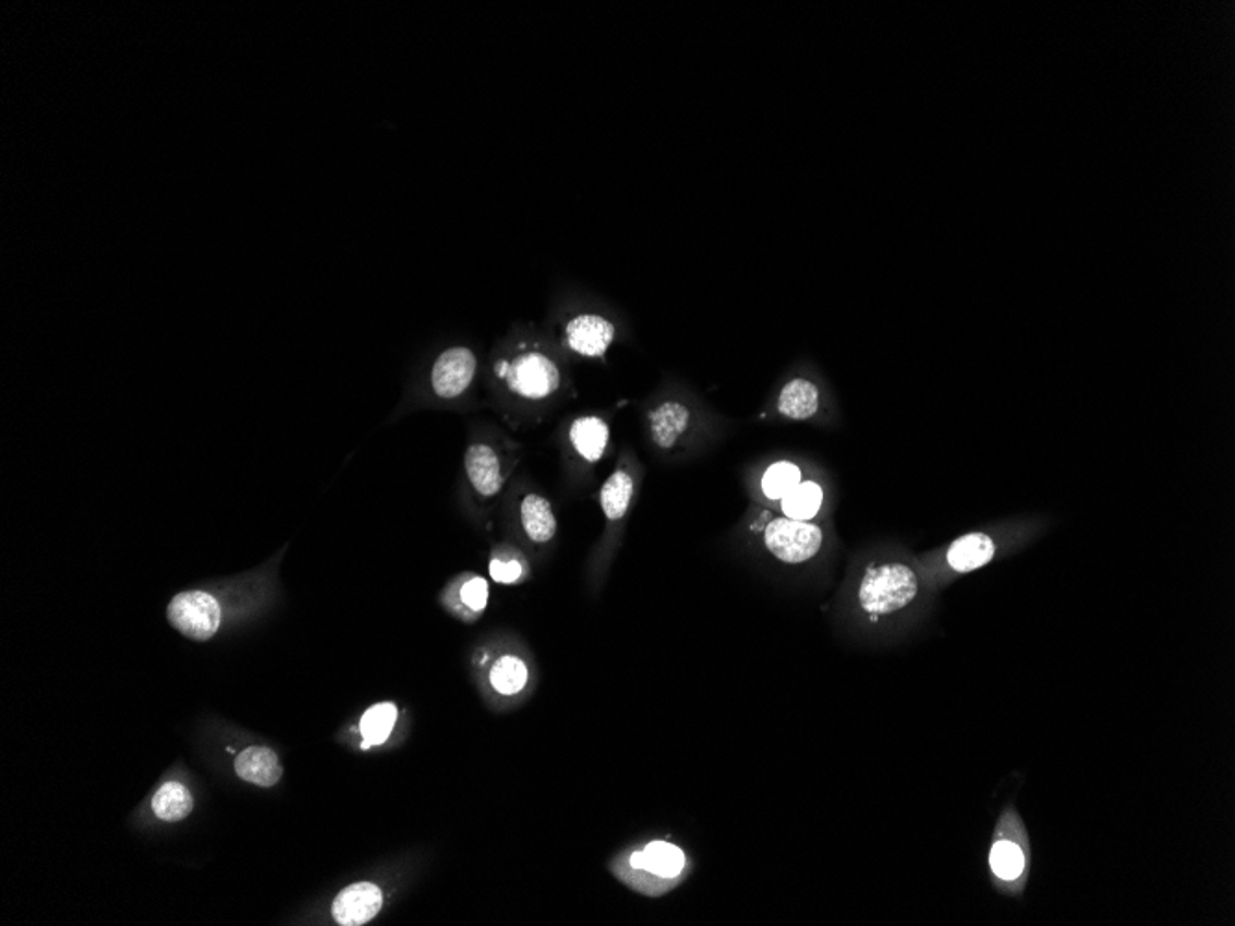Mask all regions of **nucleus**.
<instances>
[{
	"instance_id": "f257e3e1",
	"label": "nucleus",
	"mask_w": 1235,
	"mask_h": 926,
	"mask_svg": "<svg viewBox=\"0 0 1235 926\" xmlns=\"http://www.w3.org/2000/svg\"><path fill=\"white\" fill-rule=\"evenodd\" d=\"M918 590V575L912 568L901 562H881L865 570L858 588V601L864 612L876 618L907 609Z\"/></svg>"
},
{
	"instance_id": "f03ea898",
	"label": "nucleus",
	"mask_w": 1235,
	"mask_h": 926,
	"mask_svg": "<svg viewBox=\"0 0 1235 926\" xmlns=\"http://www.w3.org/2000/svg\"><path fill=\"white\" fill-rule=\"evenodd\" d=\"M504 381L517 397L531 402H541L554 397L559 390L562 378L559 366L555 365L552 357L542 354L538 350H530L507 361Z\"/></svg>"
},
{
	"instance_id": "7ed1b4c3",
	"label": "nucleus",
	"mask_w": 1235,
	"mask_h": 926,
	"mask_svg": "<svg viewBox=\"0 0 1235 926\" xmlns=\"http://www.w3.org/2000/svg\"><path fill=\"white\" fill-rule=\"evenodd\" d=\"M167 618L178 633L195 642L214 638L222 622L219 601L204 590L180 592L167 607Z\"/></svg>"
},
{
	"instance_id": "20e7f679",
	"label": "nucleus",
	"mask_w": 1235,
	"mask_h": 926,
	"mask_svg": "<svg viewBox=\"0 0 1235 926\" xmlns=\"http://www.w3.org/2000/svg\"><path fill=\"white\" fill-rule=\"evenodd\" d=\"M762 538L767 551L786 564L810 561L823 546V531L818 525L786 516L767 522Z\"/></svg>"
},
{
	"instance_id": "39448f33",
	"label": "nucleus",
	"mask_w": 1235,
	"mask_h": 926,
	"mask_svg": "<svg viewBox=\"0 0 1235 926\" xmlns=\"http://www.w3.org/2000/svg\"><path fill=\"white\" fill-rule=\"evenodd\" d=\"M477 370L474 352L467 346H453L438 355L432 366V389L440 400H456L469 390Z\"/></svg>"
},
{
	"instance_id": "423d86ee",
	"label": "nucleus",
	"mask_w": 1235,
	"mask_h": 926,
	"mask_svg": "<svg viewBox=\"0 0 1235 926\" xmlns=\"http://www.w3.org/2000/svg\"><path fill=\"white\" fill-rule=\"evenodd\" d=\"M616 328L609 318L596 313H583L568 320L565 328V341L573 354L589 360H600L609 352L615 341Z\"/></svg>"
},
{
	"instance_id": "0eeeda50",
	"label": "nucleus",
	"mask_w": 1235,
	"mask_h": 926,
	"mask_svg": "<svg viewBox=\"0 0 1235 926\" xmlns=\"http://www.w3.org/2000/svg\"><path fill=\"white\" fill-rule=\"evenodd\" d=\"M382 906L384 893L376 884H352L335 899L334 917L342 926L365 925L379 914Z\"/></svg>"
},
{
	"instance_id": "6e6552de",
	"label": "nucleus",
	"mask_w": 1235,
	"mask_h": 926,
	"mask_svg": "<svg viewBox=\"0 0 1235 926\" xmlns=\"http://www.w3.org/2000/svg\"><path fill=\"white\" fill-rule=\"evenodd\" d=\"M650 437L658 450H674L692 426V411L682 402L666 400L647 416Z\"/></svg>"
},
{
	"instance_id": "1a4fd4ad",
	"label": "nucleus",
	"mask_w": 1235,
	"mask_h": 926,
	"mask_svg": "<svg viewBox=\"0 0 1235 926\" xmlns=\"http://www.w3.org/2000/svg\"><path fill=\"white\" fill-rule=\"evenodd\" d=\"M464 470L475 492L483 498H493L504 487L501 461L491 446H470L464 455Z\"/></svg>"
},
{
	"instance_id": "9d476101",
	"label": "nucleus",
	"mask_w": 1235,
	"mask_h": 926,
	"mask_svg": "<svg viewBox=\"0 0 1235 926\" xmlns=\"http://www.w3.org/2000/svg\"><path fill=\"white\" fill-rule=\"evenodd\" d=\"M687 858L681 849L668 841H652L644 851L633 853L631 867L639 872L652 873L658 878H677L685 869Z\"/></svg>"
},
{
	"instance_id": "9b49d317",
	"label": "nucleus",
	"mask_w": 1235,
	"mask_h": 926,
	"mask_svg": "<svg viewBox=\"0 0 1235 926\" xmlns=\"http://www.w3.org/2000/svg\"><path fill=\"white\" fill-rule=\"evenodd\" d=\"M609 424L600 416H581L570 426V442L579 458L597 463L609 446Z\"/></svg>"
},
{
	"instance_id": "f8f14e48",
	"label": "nucleus",
	"mask_w": 1235,
	"mask_h": 926,
	"mask_svg": "<svg viewBox=\"0 0 1235 926\" xmlns=\"http://www.w3.org/2000/svg\"><path fill=\"white\" fill-rule=\"evenodd\" d=\"M235 771L241 779L262 788L275 787L283 775L278 755L263 745L244 750L235 760Z\"/></svg>"
},
{
	"instance_id": "ddd939ff",
	"label": "nucleus",
	"mask_w": 1235,
	"mask_h": 926,
	"mask_svg": "<svg viewBox=\"0 0 1235 926\" xmlns=\"http://www.w3.org/2000/svg\"><path fill=\"white\" fill-rule=\"evenodd\" d=\"M820 409V389L807 378H794L780 389L777 411L788 421H809Z\"/></svg>"
},
{
	"instance_id": "4468645a",
	"label": "nucleus",
	"mask_w": 1235,
	"mask_h": 926,
	"mask_svg": "<svg viewBox=\"0 0 1235 926\" xmlns=\"http://www.w3.org/2000/svg\"><path fill=\"white\" fill-rule=\"evenodd\" d=\"M995 544L984 533H971L951 544L947 551L949 566L958 573L973 572L992 561Z\"/></svg>"
},
{
	"instance_id": "2eb2a0df",
	"label": "nucleus",
	"mask_w": 1235,
	"mask_h": 926,
	"mask_svg": "<svg viewBox=\"0 0 1235 926\" xmlns=\"http://www.w3.org/2000/svg\"><path fill=\"white\" fill-rule=\"evenodd\" d=\"M525 535L536 544L549 543L557 533V520L549 501L538 494H528L520 505Z\"/></svg>"
},
{
	"instance_id": "dca6fc26",
	"label": "nucleus",
	"mask_w": 1235,
	"mask_h": 926,
	"mask_svg": "<svg viewBox=\"0 0 1235 926\" xmlns=\"http://www.w3.org/2000/svg\"><path fill=\"white\" fill-rule=\"evenodd\" d=\"M633 494L634 479L629 474V470L616 468L600 490V503L607 520L618 522L623 519L633 500Z\"/></svg>"
},
{
	"instance_id": "f3484780",
	"label": "nucleus",
	"mask_w": 1235,
	"mask_h": 926,
	"mask_svg": "<svg viewBox=\"0 0 1235 926\" xmlns=\"http://www.w3.org/2000/svg\"><path fill=\"white\" fill-rule=\"evenodd\" d=\"M822 503L823 488L814 482H801L780 500V509L786 519L810 522L822 509Z\"/></svg>"
},
{
	"instance_id": "a211bd4d",
	"label": "nucleus",
	"mask_w": 1235,
	"mask_h": 926,
	"mask_svg": "<svg viewBox=\"0 0 1235 926\" xmlns=\"http://www.w3.org/2000/svg\"><path fill=\"white\" fill-rule=\"evenodd\" d=\"M154 814L164 821H180L193 811L190 790L180 782H167L153 799Z\"/></svg>"
},
{
	"instance_id": "6ab92c4d",
	"label": "nucleus",
	"mask_w": 1235,
	"mask_h": 926,
	"mask_svg": "<svg viewBox=\"0 0 1235 926\" xmlns=\"http://www.w3.org/2000/svg\"><path fill=\"white\" fill-rule=\"evenodd\" d=\"M396 719H398V710L392 703H379V705L368 708L361 719V734L365 738L363 747L366 750L371 745L387 742Z\"/></svg>"
},
{
	"instance_id": "aec40b11",
	"label": "nucleus",
	"mask_w": 1235,
	"mask_h": 926,
	"mask_svg": "<svg viewBox=\"0 0 1235 926\" xmlns=\"http://www.w3.org/2000/svg\"><path fill=\"white\" fill-rule=\"evenodd\" d=\"M528 666L522 658L506 655L491 670V684L504 695H514L528 683Z\"/></svg>"
},
{
	"instance_id": "412c9836",
	"label": "nucleus",
	"mask_w": 1235,
	"mask_h": 926,
	"mask_svg": "<svg viewBox=\"0 0 1235 926\" xmlns=\"http://www.w3.org/2000/svg\"><path fill=\"white\" fill-rule=\"evenodd\" d=\"M990 866L1001 880H1016L1025 869V854L1016 841H995L990 853Z\"/></svg>"
},
{
	"instance_id": "4be33fe9",
	"label": "nucleus",
	"mask_w": 1235,
	"mask_h": 926,
	"mask_svg": "<svg viewBox=\"0 0 1235 926\" xmlns=\"http://www.w3.org/2000/svg\"><path fill=\"white\" fill-rule=\"evenodd\" d=\"M801 483V470L788 461L773 463L762 476V492L770 500L780 501Z\"/></svg>"
},
{
	"instance_id": "5701e85b",
	"label": "nucleus",
	"mask_w": 1235,
	"mask_h": 926,
	"mask_svg": "<svg viewBox=\"0 0 1235 926\" xmlns=\"http://www.w3.org/2000/svg\"><path fill=\"white\" fill-rule=\"evenodd\" d=\"M459 599L472 612L485 610L488 604V583L481 577H470L459 588Z\"/></svg>"
},
{
	"instance_id": "b1692460",
	"label": "nucleus",
	"mask_w": 1235,
	"mask_h": 926,
	"mask_svg": "<svg viewBox=\"0 0 1235 926\" xmlns=\"http://www.w3.org/2000/svg\"><path fill=\"white\" fill-rule=\"evenodd\" d=\"M491 577L501 585H512L522 580L523 564L518 557H501L496 555L491 561Z\"/></svg>"
}]
</instances>
